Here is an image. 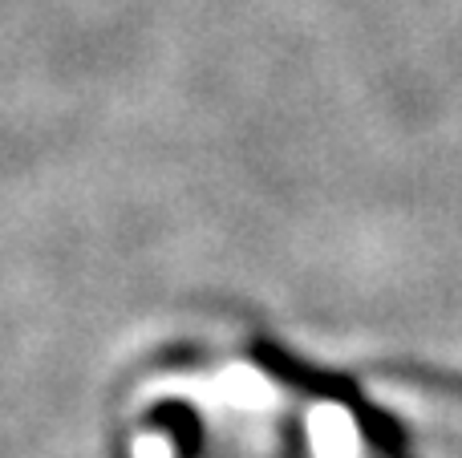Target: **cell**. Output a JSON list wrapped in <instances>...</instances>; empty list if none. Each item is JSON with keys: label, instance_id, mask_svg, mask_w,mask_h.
Wrapping results in <instances>:
<instances>
[{"label": "cell", "instance_id": "1", "mask_svg": "<svg viewBox=\"0 0 462 458\" xmlns=\"http://www.w3.org/2000/svg\"><path fill=\"white\" fill-rule=\"evenodd\" d=\"M374 373L393 381V386H410L430 398L462 402V373L455 370H434V365H422V362H382V365H374Z\"/></svg>", "mask_w": 462, "mask_h": 458}]
</instances>
